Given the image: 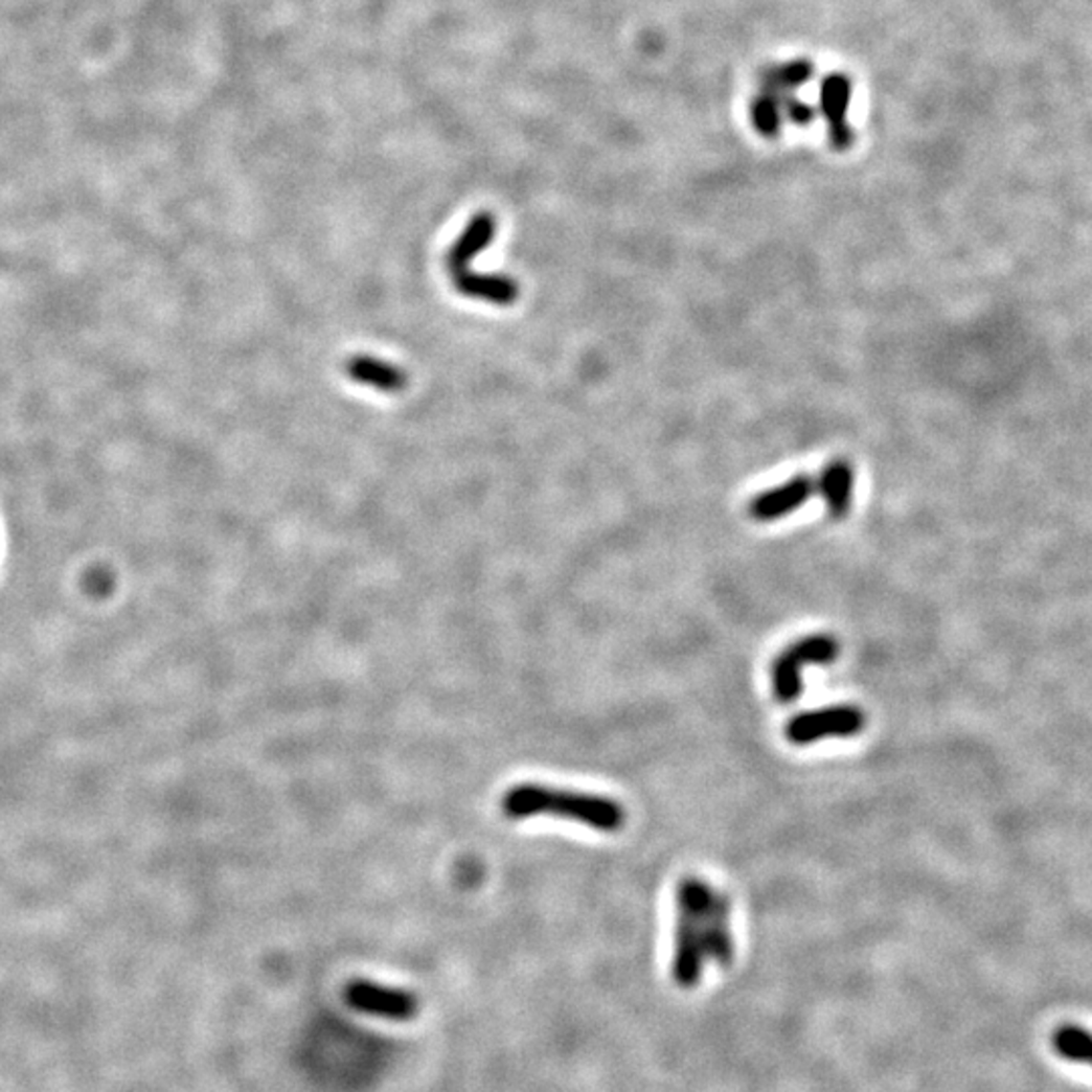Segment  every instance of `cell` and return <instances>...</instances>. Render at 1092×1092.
I'll use <instances>...</instances> for the list:
<instances>
[{
    "mask_svg": "<svg viewBox=\"0 0 1092 1092\" xmlns=\"http://www.w3.org/2000/svg\"><path fill=\"white\" fill-rule=\"evenodd\" d=\"M730 901L697 877L676 888V929L669 973L678 987L695 989L708 965L728 968L734 959Z\"/></svg>",
    "mask_w": 1092,
    "mask_h": 1092,
    "instance_id": "cell-1",
    "label": "cell"
},
{
    "mask_svg": "<svg viewBox=\"0 0 1092 1092\" xmlns=\"http://www.w3.org/2000/svg\"><path fill=\"white\" fill-rule=\"evenodd\" d=\"M840 656V643L829 634H816L797 639L788 645L771 666V688L773 697L781 704L795 702L801 688V672L807 666H827L836 662Z\"/></svg>",
    "mask_w": 1092,
    "mask_h": 1092,
    "instance_id": "cell-3",
    "label": "cell"
},
{
    "mask_svg": "<svg viewBox=\"0 0 1092 1092\" xmlns=\"http://www.w3.org/2000/svg\"><path fill=\"white\" fill-rule=\"evenodd\" d=\"M502 812L508 819L537 816L569 819L604 834H615L625 823V810L615 799L539 783H524L510 789L502 799Z\"/></svg>",
    "mask_w": 1092,
    "mask_h": 1092,
    "instance_id": "cell-2",
    "label": "cell"
},
{
    "mask_svg": "<svg viewBox=\"0 0 1092 1092\" xmlns=\"http://www.w3.org/2000/svg\"><path fill=\"white\" fill-rule=\"evenodd\" d=\"M816 494V478L810 474L791 476L786 482L758 492L747 504V515L755 522H777L797 513Z\"/></svg>",
    "mask_w": 1092,
    "mask_h": 1092,
    "instance_id": "cell-6",
    "label": "cell"
},
{
    "mask_svg": "<svg viewBox=\"0 0 1092 1092\" xmlns=\"http://www.w3.org/2000/svg\"><path fill=\"white\" fill-rule=\"evenodd\" d=\"M866 727V714L862 708L851 704H838L801 712L793 716L786 727V736L791 745L807 747L823 738H848Z\"/></svg>",
    "mask_w": 1092,
    "mask_h": 1092,
    "instance_id": "cell-4",
    "label": "cell"
},
{
    "mask_svg": "<svg viewBox=\"0 0 1092 1092\" xmlns=\"http://www.w3.org/2000/svg\"><path fill=\"white\" fill-rule=\"evenodd\" d=\"M344 1000L361 1014L391 1022H409L419 1011V1000L411 992L368 979L350 981L344 989Z\"/></svg>",
    "mask_w": 1092,
    "mask_h": 1092,
    "instance_id": "cell-5",
    "label": "cell"
},
{
    "mask_svg": "<svg viewBox=\"0 0 1092 1092\" xmlns=\"http://www.w3.org/2000/svg\"><path fill=\"white\" fill-rule=\"evenodd\" d=\"M1056 1054L1070 1062L1092 1064V1033L1078 1026H1062L1054 1033Z\"/></svg>",
    "mask_w": 1092,
    "mask_h": 1092,
    "instance_id": "cell-11",
    "label": "cell"
},
{
    "mask_svg": "<svg viewBox=\"0 0 1092 1092\" xmlns=\"http://www.w3.org/2000/svg\"><path fill=\"white\" fill-rule=\"evenodd\" d=\"M452 279L461 296L480 302L513 305L520 296L518 281L506 273H478L468 270L452 275Z\"/></svg>",
    "mask_w": 1092,
    "mask_h": 1092,
    "instance_id": "cell-8",
    "label": "cell"
},
{
    "mask_svg": "<svg viewBox=\"0 0 1092 1092\" xmlns=\"http://www.w3.org/2000/svg\"><path fill=\"white\" fill-rule=\"evenodd\" d=\"M496 235V219L490 212H478L448 251V270L452 275L468 272L472 261L490 247Z\"/></svg>",
    "mask_w": 1092,
    "mask_h": 1092,
    "instance_id": "cell-10",
    "label": "cell"
},
{
    "mask_svg": "<svg viewBox=\"0 0 1092 1092\" xmlns=\"http://www.w3.org/2000/svg\"><path fill=\"white\" fill-rule=\"evenodd\" d=\"M346 377L357 385L381 393H401L407 387V372L393 363L370 355H355L344 364Z\"/></svg>",
    "mask_w": 1092,
    "mask_h": 1092,
    "instance_id": "cell-9",
    "label": "cell"
},
{
    "mask_svg": "<svg viewBox=\"0 0 1092 1092\" xmlns=\"http://www.w3.org/2000/svg\"><path fill=\"white\" fill-rule=\"evenodd\" d=\"M854 465L846 457L829 459L816 480V494H819L823 508L832 520H844L851 508L854 498Z\"/></svg>",
    "mask_w": 1092,
    "mask_h": 1092,
    "instance_id": "cell-7",
    "label": "cell"
}]
</instances>
